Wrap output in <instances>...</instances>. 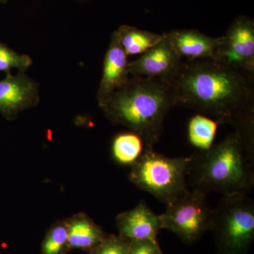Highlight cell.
<instances>
[{"label": "cell", "mask_w": 254, "mask_h": 254, "mask_svg": "<svg viewBox=\"0 0 254 254\" xmlns=\"http://www.w3.org/2000/svg\"><path fill=\"white\" fill-rule=\"evenodd\" d=\"M170 85L177 106L213 118L219 125L235 127L254 114V75L213 58L185 60Z\"/></svg>", "instance_id": "cell-1"}, {"label": "cell", "mask_w": 254, "mask_h": 254, "mask_svg": "<svg viewBox=\"0 0 254 254\" xmlns=\"http://www.w3.org/2000/svg\"><path fill=\"white\" fill-rule=\"evenodd\" d=\"M176 106L171 85L132 76L100 108L113 123L128 127L153 148L160 141L167 115Z\"/></svg>", "instance_id": "cell-2"}, {"label": "cell", "mask_w": 254, "mask_h": 254, "mask_svg": "<svg viewBox=\"0 0 254 254\" xmlns=\"http://www.w3.org/2000/svg\"><path fill=\"white\" fill-rule=\"evenodd\" d=\"M187 177L192 190L206 195L248 194L254 187V154L234 132L209 149L190 155Z\"/></svg>", "instance_id": "cell-3"}, {"label": "cell", "mask_w": 254, "mask_h": 254, "mask_svg": "<svg viewBox=\"0 0 254 254\" xmlns=\"http://www.w3.org/2000/svg\"><path fill=\"white\" fill-rule=\"evenodd\" d=\"M190 161V156L170 158L148 147L131 165L128 177L138 189L169 205L189 190L187 169Z\"/></svg>", "instance_id": "cell-4"}, {"label": "cell", "mask_w": 254, "mask_h": 254, "mask_svg": "<svg viewBox=\"0 0 254 254\" xmlns=\"http://www.w3.org/2000/svg\"><path fill=\"white\" fill-rule=\"evenodd\" d=\"M222 254H243L254 237V202L248 194L222 196L213 210L211 226Z\"/></svg>", "instance_id": "cell-5"}, {"label": "cell", "mask_w": 254, "mask_h": 254, "mask_svg": "<svg viewBox=\"0 0 254 254\" xmlns=\"http://www.w3.org/2000/svg\"><path fill=\"white\" fill-rule=\"evenodd\" d=\"M213 210L205 193L189 190L159 215L161 229L174 232L184 242H194L210 229Z\"/></svg>", "instance_id": "cell-6"}, {"label": "cell", "mask_w": 254, "mask_h": 254, "mask_svg": "<svg viewBox=\"0 0 254 254\" xmlns=\"http://www.w3.org/2000/svg\"><path fill=\"white\" fill-rule=\"evenodd\" d=\"M215 60L227 66L254 75V21L237 16L226 33L218 38Z\"/></svg>", "instance_id": "cell-7"}, {"label": "cell", "mask_w": 254, "mask_h": 254, "mask_svg": "<svg viewBox=\"0 0 254 254\" xmlns=\"http://www.w3.org/2000/svg\"><path fill=\"white\" fill-rule=\"evenodd\" d=\"M183 63L166 33H164L161 41L138 59L128 63V73L132 76L153 78L170 84L180 72Z\"/></svg>", "instance_id": "cell-8"}, {"label": "cell", "mask_w": 254, "mask_h": 254, "mask_svg": "<svg viewBox=\"0 0 254 254\" xmlns=\"http://www.w3.org/2000/svg\"><path fill=\"white\" fill-rule=\"evenodd\" d=\"M38 100V86L23 72L8 73L0 80V115L5 118H14L21 110L36 104Z\"/></svg>", "instance_id": "cell-9"}, {"label": "cell", "mask_w": 254, "mask_h": 254, "mask_svg": "<svg viewBox=\"0 0 254 254\" xmlns=\"http://www.w3.org/2000/svg\"><path fill=\"white\" fill-rule=\"evenodd\" d=\"M128 56L120 44L116 31H114L105 55L103 76L97 95L100 107L128 81Z\"/></svg>", "instance_id": "cell-10"}, {"label": "cell", "mask_w": 254, "mask_h": 254, "mask_svg": "<svg viewBox=\"0 0 254 254\" xmlns=\"http://www.w3.org/2000/svg\"><path fill=\"white\" fill-rule=\"evenodd\" d=\"M117 223L120 237L128 241L157 242V235L161 230L159 215L153 213L144 200L129 211L120 214Z\"/></svg>", "instance_id": "cell-11"}, {"label": "cell", "mask_w": 254, "mask_h": 254, "mask_svg": "<svg viewBox=\"0 0 254 254\" xmlns=\"http://www.w3.org/2000/svg\"><path fill=\"white\" fill-rule=\"evenodd\" d=\"M166 34L182 60L215 59L218 38L193 29H175Z\"/></svg>", "instance_id": "cell-12"}, {"label": "cell", "mask_w": 254, "mask_h": 254, "mask_svg": "<svg viewBox=\"0 0 254 254\" xmlns=\"http://www.w3.org/2000/svg\"><path fill=\"white\" fill-rule=\"evenodd\" d=\"M115 31L127 56L143 54L164 36V33L158 34L128 25H122Z\"/></svg>", "instance_id": "cell-13"}, {"label": "cell", "mask_w": 254, "mask_h": 254, "mask_svg": "<svg viewBox=\"0 0 254 254\" xmlns=\"http://www.w3.org/2000/svg\"><path fill=\"white\" fill-rule=\"evenodd\" d=\"M67 227V245L71 248L91 250L105 238L100 227L85 216L75 218Z\"/></svg>", "instance_id": "cell-14"}, {"label": "cell", "mask_w": 254, "mask_h": 254, "mask_svg": "<svg viewBox=\"0 0 254 254\" xmlns=\"http://www.w3.org/2000/svg\"><path fill=\"white\" fill-rule=\"evenodd\" d=\"M146 148L148 147L141 136L131 131L120 133L115 137L112 151L118 163L131 166L139 160Z\"/></svg>", "instance_id": "cell-15"}, {"label": "cell", "mask_w": 254, "mask_h": 254, "mask_svg": "<svg viewBox=\"0 0 254 254\" xmlns=\"http://www.w3.org/2000/svg\"><path fill=\"white\" fill-rule=\"evenodd\" d=\"M219 123L213 118L197 113L187 126L189 142L198 150H206L213 145Z\"/></svg>", "instance_id": "cell-16"}, {"label": "cell", "mask_w": 254, "mask_h": 254, "mask_svg": "<svg viewBox=\"0 0 254 254\" xmlns=\"http://www.w3.org/2000/svg\"><path fill=\"white\" fill-rule=\"evenodd\" d=\"M32 63L33 61L28 55L18 54L0 43V71L9 73L13 68H16L23 72L31 66Z\"/></svg>", "instance_id": "cell-17"}, {"label": "cell", "mask_w": 254, "mask_h": 254, "mask_svg": "<svg viewBox=\"0 0 254 254\" xmlns=\"http://www.w3.org/2000/svg\"><path fill=\"white\" fill-rule=\"evenodd\" d=\"M68 227L59 225L52 229L43 244L42 254H60L67 245Z\"/></svg>", "instance_id": "cell-18"}, {"label": "cell", "mask_w": 254, "mask_h": 254, "mask_svg": "<svg viewBox=\"0 0 254 254\" xmlns=\"http://www.w3.org/2000/svg\"><path fill=\"white\" fill-rule=\"evenodd\" d=\"M129 242L121 237L105 238L89 254H128Z\"/></svg>", "instance_id": "cell-19"}, {"label": "cell", "mask_w": 254, "mask_h": 254, "mask_svg": "<svg viewBox=\"0 0 254 254\" xmlns=\"http://www.w3.org/2000/svg\"><path fill=\"white\" fill-rule=\"evenodd\" d=\"M158 242L151 241H130L128 254H160Z\"/></svg>", "instance_id": "cell-20"}, {"label": "cell", "mask_w": 254, "mask_h": 254, "mask_svg": "<svg viewBox=\"0 0 254 254\" xmlns=\"http://www.w3.org/2000/svg\"><path fill=\"white\" fill-rule=\"evenodd\" d=\"M8 0H0V4H6Z\"/></svg>", "instance_id": "cell-21"}, {"label": "cell", "mask_w": 254, "mask_h": 254, "mask_svg": "<svg viewBox=\"0 0 254 254\" xmlns=\"http://www.w3.org/2000/svg\"><path fill=\"white\" fill-rule=\"evenodd\" d=\"M160 254H163L162 252H160Z\"/></svg>", "instance_id": "cell-22"}]
</instances>
